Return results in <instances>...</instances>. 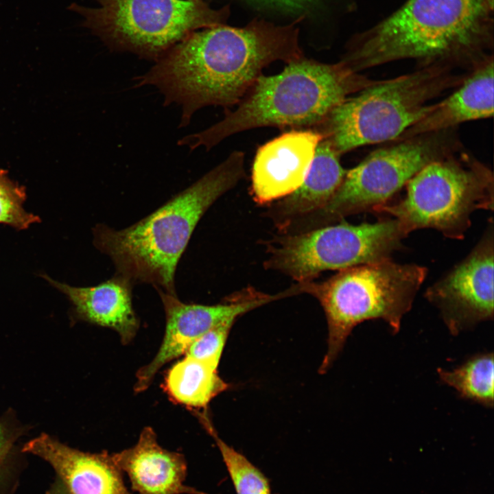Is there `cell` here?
Listing matches in <instances>:
<instances>
[{
    "instance_id": "cell-1",
    "label": "cell",
    "mask_w": 494,
    "mask_h": 494,
    "mask_svg": "<svg viewBox=\"0 0 494 494\" xmlns=\"http://www.w3.org/2000/svg\"><path fill=\"white\" fill-rule=\"evenodd\" d=\"M303 56L295 26L263 21L242 27L221 24L189 34L135 78V86H153L165 106H180L183 128L202 108L237 105L271 63Z\"/></svg>"
},
{
    "instance_id": "cell-2",
    "label": "cell",
    "mask_w": 494,
    "mask_h": 494,
    "mask_svg": "<svg viewBox=\"0 0 494 494\" xmlns=\"http://www.w3.org/2000/svg\"><path fill=\"white\" fill-rule=\"evenodd\" d=\"M494 0H406L355 34L340 60L353 71L402 60L471 71L493 55Z\"/></svg>"
},
{
    "instance_id": "cell-3",
    "label": "cell",
    "mask_w": 494,
    "mask_h": 494,
    "mask_svg": "<svg viewBox=\"0 0 494 494\" xmlns=\"http://www.w3.org/2000/svg\"><path fill=\"white\" fill-rule=\"evenodd\" d=\"M244 153L235 150L192 185L136 223L93 230V244L133 285L148 283L176 295L175 275L198 223L210 207L244 177Z\"/></svg>"
},
{
    "instance_id": "cell-4",
    "label": "cell",
    "mask_w": 494,
    "mask_h": 494,
    "mask_svg": "<svg viewBox=\"0 0 494 494\" xmlns=\"http://www.w3.org/2000/svg\"><path fill=\"white\" fill-rule=\"evenodd\" d=\"M286 64L278 74H261L234 110L178 145L209 150L230 136L257 128H314L344 99L376 81L340 60L329 64L303 56Z\"/></svg>"
},
{
    "instance_id": "cell-5",
    "label": "cell",
    "mask_w": 494,
    "mask_h": 494,
    "mask_svg": "<svg viewBox=\"0 0 494 494\" xmlns=\"http://www.w3.org/2000/svg\"><path fill=\"white\" fill-rule=\"evenodd\" d=\"M443 64L373 84L346 97L314 129L340 155L360 146L393 141L423 118L432 101L458 86L469 72Z\"/></svg>"
},
{
    "instance_id": "cell-6",
    "label": "cell",
    "mask_w": 494,
    "mask_h": 494,
    "mask_svg": "<svg viewBox=\"0 0 494 494\" xmlns=\"http://www.w3.org/2000/svg\"><path fill=\"white\" fill-rule=\"evenodd\" d=\"M427 269L391 259L345 268L326 281L300 283L303 293L320 303L327 322V351L320 367L325 373L358 324L381 319L397 333L412 308Z\"/></svg>"
},
{
    "instance_id": "cell-7",
    "label": "cell",
    "mask_w": 494,
    "mask_h": 494,
    "mask_svg": "<svg viewBox=\"0 0 494 494\" xmlns=\"http://www.w3.org/2000/svg\"><path fill=\"white\" fill-rule=\"evenodd\" d=\"M405 186L403 199L375 212L393 216L408 234L431 228L461 239L475 211L493 209L492 171L461 149L430 163Z\"/></svg>"
},
{
    "instance_id": "cell-8",
    "label": "cell",
    "mask_w": 494,
    "mask_h": 494,
    "mask_svg": "<svg viewBox=\"0 0 494 494\" xmlns=\"http://www.w3.org/2000/svg\"><path fill=\"white\" fill-rule=\"evenodd\" d=\"M376 150L344 177L331 200L318 211L293 222L291 233H301L342 221L346 217L375 211L387 204L422 168L461 149L454 129L393 141Z\"/></svg>"
},
{
    "instance_id": "cell-9",
    "label": "cell",
    "mask_w": 494,
    "mask_h": 494,
    "mask_svg": "<svg viewBox=\"0 0 494 494\" xmlns=\"http://www.w3.org/2000/svg\"><path fill=\"white\" fill-rule=\"evenodd\" d=\"M97 7L72 3L82 26L110 49L154 60L194 31L224 24L228 10L203 0H95Z\"/></svg>"
},
{
    "instance_id": "cell-10",
    "label": "cell",
    "mask_w": 494,
    "mask_h": 494,
    "mask_svg": "<svg viewBox=\"0 0 494 494\" xmlns=\"http://www.w3.org/2000/svg\"><path fill=\"white\" fill-rule=\"evenodd\" d=\"M408 235L395 218L360 224L342 220L276 238L264 265L297 283L313 281L324 271L391 259Z\"/></svg>"
},
{
    "instance_id": "cell-11",
    "label": "cell",
    "mask_w": 494,
    "mask_h": 494,
    "mask_svg": "<svg viewBox=\"0 0 494 494\" xmlns=\"http://www.w3.org/2000/svg\"><path fill=\"white\" fill-rule=\"evenodd\" d=\"M165 316V328L161 346L153 360L139 368L134 390L148 388L157 372L167 363L185 354L191 343L206 331L223 322L282 298V294H268L247 287L215 305L185 303L177 296L157 289Z\"/></svg>"
},
{
    "instance_id": "cell-12",
    "label": "cell",
    "mask_w": 494,
    "mask_h": 494,
    "mask_svg": "<svg viewBox=\"0 0 494 494\" xmlns=\"http://www.w3.org/2000/svg\"><path fill=\"white\" fill-rule=\"evenodd\" d=\"M493 223L472 251L428 287L425 296L437 307L454 335L493 318Z\"/></svg>"
},
{
    "instance_id": "cell-13",
    "label": "cell",
    "mask_w": 494,
    "mask_h": 494,
    "mask_svg": "<svg viewBox=\"0 0 494 494\" xmlns=\"http://www.w3.org/2000/svg\"><path fill=\"white\" fill-rule=\"evenodd\" d=\"M322 139L314 129H294L259 147L251 173L253 200L259 204L272 203L298 188Z\"/></svg>"
},
{
    "instance_id": "cell-14",
    "label": "cell",
    "mask_w": 494,
    "mask_h": 494,
    "mask_svg": "<svg viewBox=\"0 0 494 494\" xmlns=\"http://www.w3.org/2000/svg\"><path fill=\"white\" fill-rule=\"evenodd\" d=\"M23 451L47 461L71 494H132L107 451H81L43 434L28 442Z\"/></svg>"
},
{
    "instance_id": "cell-15",
    "label": "cell",
    "mask_w": 494,
    "mask_h": 494,
    "mask_svg": "<svg viewBox=\"0 0 494 494\" xmlns=\"http://www.w3.org/2000/svg\"><path fill=\"white\" fill-rule=\"evenodd\" d=\"M111 455L137 494H208L185 484L184 455L162 447L150 427L142 430L135 445Z\"/></svg>"
},
{
    "instance_id": "cell-16",
    "label": "cell",
    "mask_w": 494,
    "mask_h": 494,
    "mask_svg": "<svg viewBox=\"0 0 494 494\" xmlns=\"http://www.w3.org/2000/svg\"><path fill=\"white\" fill-rule=\"evenodd\" d=\"M43 277L67 296L79 318L115 331L124 344L136 336L139 322L132 306L134 285L128 279L115 273L94 286L73 287Z\"/></svg>"
},
{
    "instance_id": "cell-17",
    "label": "cell",
    "mask_w": 494,
    "mask_h": 494,
    "mask_svg": "<svg viewBox=\"0 0 494 494\" xmlns=\"http://www.w3.org/2000/svg\"><path fill=\"white\" fill-rule=\"evenodd\" d=\"M493 55L473 68L444 99L434 103L423 118L398 139L454 129L458 124L493 115Z\"/></svg>"
},
{
    "instance_id": "cell-18",
    "label": "cell",
    "mask_w": 494,
    "mask_h": 494,
    "mask_svg": "<svg viewBox=\"0 0 494 494\" xmlns=\"http://www.w3.org/2000/svg\"><path fill=\"white\" fill-rule=\"evenodd\" d=\"M340 156L327 139L320 141L301 186L272 203L266 213L281 232L296 220L318 211L331 200L346 172L341 165Z\"/></svg>"
},
{
    "instance_id": "cell-19",
    "label": "cell",
    "mask_w": 494,
    "mask_h": 494,
    "mask_svg": "<svg viewBox=\"0 0 494 494\" xmlns=\"http://www.w3.org/2000/svg\"><path fill=\"white\" fill-rule=\"evenodd\" d=\"M163 385L172 401L192 410L206 409L213 399L228 388L217 368L187 356L168 370Z\"/></svg>"
},
{
    "instance_id": "cell-20",
    "label": "cell",
    "mask_w": 494,
    "mask_h": 494,
    "mask_svg": "<svg viewBox=\"0 0 494 494\" xmlns=\"http://www.w3.org/2000/svg\"><path fill=\"white\" fill-rule=\"evenodd\" d=\"M493 353L471 357L459 366L447 370L438 368L440 379L454 388L463 399L486 408L493 406Z\"/></svg>"
},
{
    "instance_id": "cell-21",
    "label": "cell",
    "mask_w": 494,
    "mask_h": 494,
    "mask_svg": "<svg viewBox=\"0 0 494 494\" xmlns=\"http://www.w3.org/2000/svg\"><path fill=\"white\" fill-rule=\"evenodd\" d=\"M192 411L215 442L237 494H271L269 482L264 474L218 436L207 409Z\"/></svg>"
},
{
    "instance_id": "cell-22",
    "label": "cell",
    "mask_w": 494,
    "mask_h": 494,
    "mask_svg": "<svg viewBox=\"0 0 494 494\" xmlns=\"http://www.w3.org/2000/svg\"><path fill=\"white\" fill-rule=\"evenodd\" d=\"M25 199L24 187L12 182L0 169V223L23 230L38 222V216L25 210Z\"/></svg>"
},
{
    "instance_id": "cell-23",
    "label": "cell",
    "mask_w": 494,
    "mask_h": 494,
    "mask_svg": "<svg viewBox=\"0 0 494 494\" xmlns=\"http://www.w3.org/2000/svg\"><path fill=\"white\" fill-rule=\"evenodd\" d=\"M235 320L213 327L195 340L187 349V357L217 368L230 331Z\"/></svg>"
},
{
    "instance_id": "cell-24",
    "label": "cell",
    "mask_w": 494,
    "mask_h": 494,
    "mask_svg": "<svg viewBox=\"0 0 494 494\" xmlns=\"http://www.w3.org/2000/svg\"><path fill=\"white\" fill-rule=\"evenodd\" d=\"M268 8L297 14L307 10L314 0H247Z\"/></svg>"
},
{
    "instance_id": "cell-25",
    "label": "cell",
    "mask_w": 494,
    "mask_h": 494,
    "mask_svg": "<svg viewBox=\"0 0 494 494\" xmlns=\"http://www.w3.org/2000/svg\"><path fill=\"white\" fill-rule=\"evenodd\" d=\"M12 443L11 432L5 423L0 420V465L8 453Z\"/></svg>"
},
{
    "instance_id": "cell-26",
    "label": "cell",
    "mask_w": 494,
    "mask_h": 494,
    "mask_svg": "<svg viewBox=\"0 0 494 494\" xmlns=\"http://www.w3.org/2000/svg\"><path fill=\"white\" fill-rule=\"evenodd\" d=\"M47 494H71L63 484L57 485L51 489Z\"/></svg>"
}]
</instances>
